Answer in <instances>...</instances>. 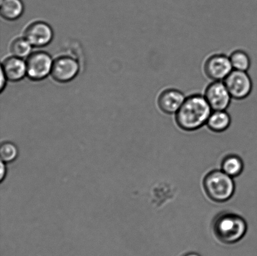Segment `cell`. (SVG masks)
<instances>
[{"mask_svg": "<svg viewBox=\"0 0 257 256\" xmlns=\"http://www.w3.org/2000/svg\"><path fill=\"white\" fill-rule=\"evenodd\" d=\"M212 111L204 95H190L175 114L176 124L186 131H194L206 125Z\"/></svg>", "mask_w": 257, "mask_h": 256, "instance_id": "1", "label": "cell"}, {"mask_svg": "<svg viewBox=\"0 0 257 256\" xmlns=\"http://www.w3.org/2000/svg\"><path fill=\"white\" fill-rule=\"evenodd\" d=\"M214 234L225 244H234L240 240L247 230V224L243 217L232 212H223L213 220Z\"/></svg>", "mask_w": 257, "mask_h": 256, "instance_id": "2", "label": "cell"}, {"mask_svg": "<svg viewBox=\"0 0 257 256\" xmlns=\"http://www.w3.org/2000/svg\"><path fill=\"white\" fill-rule=\"evenodd\" d=\"M203 186L209 198L216 202L227 201L232 197L235 190L233 177L223 170L209 172L204 179Z\"/></svg>", "mask_w": 257, "mask_h": 256, "instance_id": "3", "label": "cell"}, {"mask_svg": "<svg viewBox=\"0 0 257 256\" xmlns=\"http://www.w3.org/2000/svg\"><path fill=\"white\" fill-rule=\"evenodd\" d=\"M223 82L233 99H245L252 91V80L247 72L233 70Z\"/></svg>", "mask_w": 257, "mask_h": 256, "instance_id": "4", "label": "cell"}, {"mask_svg": "<svg viewBox=\"0 0 257 256\" xmlns=\"http://www.w3.org/2000/svg\"><path fill=\"white\" fill-rule=\"evenodd\" d=\"M51 57L47 53H33L26 60L27 75L33 80H41L51 74L53 66Z\"/></svg>", "mask_w": 257, "mask_h": 256, "instance_id": "5", "label": "cell"}, {"mask_svg": "<svg viewBox=\"0 0 257 256\" xmlns=\"http://www.w3.org/2000/svg\"><path fill=\"white\" fill-rule=\"evenodd\" d=\"M203 70L206 76L212 81H224L233 69L229 57L216 54L206 60Z\"/></svg>", "mask_w": 257, "mask_h": 256, "instance_id": "6", "label": "cell"}, {"mask_svg": "<svg viewBox=\"0 0 257 256\" xmlns=\"http://www.w3.org/2000/svg\"><path fill=\"white\" fill-rule=\"evenodd\" d=\"M203 95L213 110H226L233 99L223 81L210 83Z\"/></svg>", "mask_w": 257, "mask_h": 256, "instance_id": "7", "label": "cell"}, {"mask_svg": "<svg viewBox=\"0 0 257 256\" xmlns=\"http://www.w3.org/2000/svg\"><path fill=\"white\" fill-rule=\"evenodd\" d=\"M79 71L77 60L70 57H61L53 63L51 75L56 81L65 83L74 79Z\"/></svg>", "mask_w": 257, "mask_h": 256, "instance_id": "8", "label": "cell"}, {"mask_svg": "<svg viewBox=\"0 0 257 256\" xmlns=\"http://www.w3.org/2000/svg\"><path fill=\"white\" fill-rule=\"evenodd\" d=\"M54 33L52 28L46 23L37 22L33 23L27 28L25 38L32 46L42 47L51 42Z\"/></svg>", "mask_w": 257, "mask_h": 256, "instance_id": "9", "label": "cell"}, {"mask_svg": "<svg viewBox=\"0 0 257 256\" xmlns=\"http://www.w3.org/2000/svg\"><path fill=\"white\" fill-rule=\"evenodd\" d=\"M186 97L180 90L167 89L160 93L158 97V106L165 114H176L183 104Z\"/></svg>", "mask_w": 257, "mask_h": 256, "instance_id": "10", "label": "cell"}, {"mask_svg": "<svg viewBox=\"0 0 257 256\" xmlns=\"http://www.w3.org/2000/svg\"><path fill=\"white\" fill-rule=\"evenodd\" d=\"M1 69L7 80L17 82L27 75L26 62L23 59L15 56L7 58L2 62Z\"/></svg>", "mask_w": 257, "mask_h": 256, "instance_id": "11", "label": "cell"}, {"mask_svg": "<svg viewBox=\"0 0 257 256\" xmlns=\"http://www.w3.org/2000/svg\"><path fill=\"white\" fill-rule=\"evenodd\" d=\"M230 124V115L226 110H213L206 123L211 131L218 133L225 131Z\"/></svg>", "mask_w": 257, "mask_h": 256, "instance_id": "12", "label": "cell"}, {"mask_svg": "<svg viewBox=\"0 0 257 256\" xmlns=\"http://www.w3.org/2000/svg\"><path fill=\"white\" fill-rule=\"evenodd\" d=\"M24 11L22 0H1L0 12L2 17L8 20L19 19Z\"/></svg>", "mask_w": 257, "mask_h": 256, "instance_id": "13", "label": "cell"}, {"mask_svg": "<svg viewBox=\"0 0 257 256\" xmlns=\"http://www.w3.org/2000/svg\"><path fill=\"white\" fill-rule=\"evenodd\" d=\"M243 167V160L236 155H228L221 163V170L233 178L239 176L242 173Z\"/></svg>", "mask_w": 257, "mask_h": 256, "instance_id": "14", "label": "cell"}, {"mask_svg": "<svg viewBox=\"0 0 257 256\" xmlns=\"http://www.w3.org/2000/svg\"><path fill=\"white\" fill-rule=\"evenodd\" d=\"M233 69L238 71L247 72L250 69L251 60L247 53L241 50H235L230 56Z\"/></svg>", "mask_w": 257, "mask_h": 256, "instance_id": "15", "label": "cell"}, {"mask_svg": "<svg viewBox=\"0 0 257 256\" xmlns=\"http://www.w3.org/2000/svg\"><path fill=\"white\" fill-rule=\"evenodd\" d=\"M32 45L25 38H18L10 45V51L13 56L24 59L29 57L31 52Z\"/></svg>", "mask_w": 257, "mask_h": 256, "instance_id": "16", "label": "cell"}, {"mask_svg": "<svg viewBox=\"0 0 257 256\" xmlns=\"http://www.w3.org/2000/svg\"><path fill=\"white\" fill-rule=\"evenodd\" d=\"M19 155L16 145L12 142H5L0 149V155L2 161L10 162L14 161Z\"/></svg>", "mask_w": 257, "mask_h": 256, "instance_id": "17", "label": "cell"}, {"mask_svg": "<svg viewBox=\"0 0 257 256\" xmlns=\"http://www.w3.org/2000/svg\"><path fill=\"white\" fill-rule=\"evenodd\" d=\"M7 80V77H5L4 72L1 69V84H0V90H1V91L4 90L5 85H6Z\"/></svg>", "mask_w": 257, "mask_h": 256, "instance_id": "18", "label": "cell"}, {"mask_svg": "<svg viewBox=\"0 0 257 256\" xmlns=\"http://www.w3.org/2000/svg\"><path fill=\"white\" fill-rule=\"evenodd\" d=\"M5 173H6V170H5V165L4 164V162L1 163V180L2 181L3 179H4V177H5Z\"/></svg>", "mask_w": 257, "mask_h": 256, "instance_id": "19", "label": "cell"}, {"mask_svg": "<svg viewBox=\"0 0 257 256\" xmlns=\"http://www.w3.org/2000/svg\"><path fill=\"white\" fill-rule=\"evenodd\" d=\"M184 256H200V255L198 254H196V253L191 252V253H188V254H186Z\"/></svg>", "mask_w": 257, "mask_h": 256, "instance_id": "20", "label": "cell"}]
</instances>
